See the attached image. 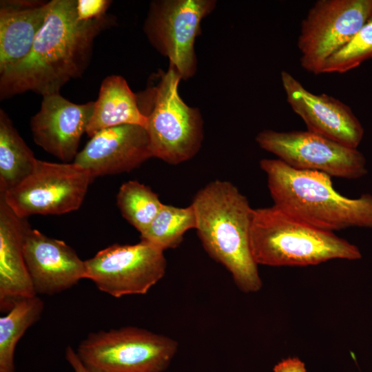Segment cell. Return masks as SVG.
<instances>
[{"mask_svg":"<svg viewBox=\"0 0 372 372\" xmlns=\"http://www.w3.org/2000/svg\"><path fill=\"white\" fill-rule=\"evenodd\" d=\"M77 0L49 1L45 23L28 55L0 73V98L28 91L42 96L59 93L69 81L80 77L92 54L95 38L114 19L107 15L81 21Z\"/></svg>","mask_w":372,"mask_h":372,"instance_id":"1","label":"cell"},{"mask_svg":"<svg viewBox=\"0 0 372 372\" xmlns=\"http://www.w3.org/2000/svg\"><path fill=\"white\" fill-rule=\"evenodd\" d=\"M191 205L207 254L230 272L242 291H258L262 282L250 247L254 209L247 197L231 182L216 180L200 189Z\"/></svg>","mask_w":372,"mask_h":372,"instance_id":"2","label":"cell"},{"mask_svg":"<svg viewBox=\"0 0 372 372\" xmlns=\"http://www.w3.org/2000/svg\"><path fill=\"white\" fill-rule=\"evenodd\" d=\"M273 205L311 226L333 232L349 227L372 228V195H341L326 174L294 169L280 160L263 158Z\"/></svg>","mask_w":372,"mask_h":372,"instance_id":"3","label":"cell"},{"mask_svg":"<svg viewBox=\"0 0 372 372\" xmlns=\"http://www.w3.org/2000/svg\"><path fill=\"white\" fill-rule=\"evenodd\" d=\"M250 247L257 265L309 266L362 258L357 246L334 232L300 221L273 205L254 209Z\"/></svg>","mask_w":372,"mask_h":372,"instance_id":"4","label":"cell"},{"mask_svg":"<svg viewBox=\"0 0 372 372\" xmlns=\"http://www.w3.org/2000/svg\"><path fill=\"white\" fill-rule=\"evenodd\" d=\"M156 84L143 92L147 107L141 110L147 117V130L152 157L177 165L192 158L201 147L203 121L199 110L181 99L178 85L182 78L169 64L159 74Z\"/></svg>","mask_w":372,"mask_h":372,"instance_id":"5","label":"cell"},{"mask_svg":"<svg viewBox=\"0 0 372 372\" xmlns=\"http://www.w3.org/2000/svg\"><path fill=\"white\" fill-rule=\"evenodd\" d=\"M177 349L170 338L125 327L90 333L76 352L90 372H163Z\"/></svg>","mask_w":372,"mask_h":372,"instance_id":"6","label":"cell"},{"mask_svg":"<svg viewBox=\"0 0 372 372\" xmlns=\"http://www.w3.org/2000/svg\"><path fill=\"white\" fill-rule=\"evenodd\" d=\"M92 180L87 170L74 163L37 160L26 178L0 196L20 218L59 215L81 207Z\"/></svg>","mask_w":372,"mask_h":372,"instance_id":"7","label":"cell"},{"mask_svg":"<svg viewBox=\"0 0 372 372\" xmlns=\"http://www.w3.org/2000/svg\"><path fill=\"white\" fill-rule=\"evenodd\" d=\"M214 0H156L149 4L143 31L151 45L169 59L182 80L197 70L194 49L202 20L216 8Z\"/></svg>","mask_w":372,"mask_h":372,"instance_id":"8","label":"cell"},{"mask_svg":"<svg viewBox=\"0 0 372 372\" xmlns=\"http://www.w3.org/2000/svg\"><path fill=\"white\" fill-rule=\"evenodd\" d=\"M372 16V0H318L302 21L301 66L320 74L325 61L346 45Z\"/></svg>","mask_w":372,"mask_h":372,"instance_id":"9","label":"cell"},{"mask_svg":"<svg viewBox=\"0 0 372 372\" xmlns=\"http://www.w3.org/2000/svg\"><path fill=\"white\" fill-rule=\"evenodd\" d=\"M256 141L262 149L296 169L350 180L360 178L367 174L365 157L358 149L309 130H264L257 134Z\"/></svg>","mask_w":372,"mask_h":372,"instance_id":"10","label":"cell"},{"mask_svg":"<svg viewBox=\"0 0 372 372\" xmlns=\"http://www.w3.org/2000/svg\"><path fill=\"white\" fill-rule=\"evenodd\" d=\"M163 252L143 240L110 245L85 261V279L114 298L145 294L165 273Z\"/></svg>","mask_w":372,"mask_h":372,"instance_id":"11","label":"cell"},{"mask_svg":"<svg viewBox=\"0 0 372 372\" xmlns=\"http://www.w3.org/2000/svg\"><path fill=\"white\" fill-rule=\"evenodd\" d=\"M280 79L287 103L307 130L358 149L364 128L347 105L328 94L311 92L285 70L281 72Z\"/></svg>","mask_w":372,"mask_h":372,"instance_id":"12","label":"cell"},{"mask_svg":"<svg viewBox=\"0 0 372 372\" xmlns=\"http://www.w3.org/2000/svg\"><path fill=\"white\" fill-rule=\"evenodd\" d=\"M94 108V101L76 104L59 92L43 96L30 123L34 143L63 163L71 161L78 154Z\"/></svg>","mask_w":372,"mask_h":372,"instance_id":"13","label":"cell"},{"mask_svg":"<svg viewBox=\"0 0 372 372\" xmlns=\"http://www.w3.org/2000/svg\"><path fill=\"white\" fill-rule=\"evenodd\" d=\"M152 157L145 127L123 125L95 134L78 152L73 163L94 178L130 172Z\"/></svg>","mask_w":372,"mask_h":372,"instance_id":"14","label":"cell"},{"mask_svg":"<svg viewBox=\"0 0 372 372\" xmlns=\"http://www.w3.org/2000/svg\"><path fill=\"white\" fill-rule=\"evenodd\" d=\"M23 254L37 295L59 293L85 279V261L71 247L31 227L25 235Z\"/></svg>","mask_w":372,"mask_h":372,"instance_id":"15","label":"cell"},{"mask_svg":"<svg viewBox=\"0 0 372 372\" xmlns=\"http://www.w3.org/2000/svg\"><path fill=\"white\" fill-rule=\"evenodd\" d=\"M30 225L0 196V311L7 313L19 300L37 296L23 254Z\"/></svg>","mask_w":372,"mask_h":372,"instance_id":"16","label":"cell"},{"mask_svg":"<svg viewBox=\"0 0 372 372\" xmlns=\"http://www.w3.org/2000/svg\"><path fill=\"white\" fill-rule=\"evenodd\" d=\"M49 1L3 0L0 3V73L25 59L43 27Z\"/></svg>","mask_w":372,"mask_h":372,"instance_id":"17","label":"cell"},{"mask_svg":"<svg viewBox=\"0 0 372 372\" xmlns=\"http://www.w3.org/2000/svg\"><path fill=\"white\" fill-rule=\"evenodd\" d=\"M147 122V117L139 107L138 96L126 80L121 76L112 74L101 83L85 133L92 137L102 130L123 125L145 127Z\"/></svg>","mask_w":372,"mask_h":372,"instance_id":"18","label":"cell"},{"mask_svg":"<svg viewBox=\"0 0 372 372\" xmlns=\"http://www.w3.org/2000/svg\"><path fill=\"white\" fill-rule=\"evenodd\" d=\"M37 160L1 109L0 194L6 193L26 178L34 170Z\"/></svg>","mask_w":372,"mask_h":372,"instance_id":"19","label":"cell"},{"mask_svg":"<svg viewBox=\"0 0 372 372\" xmlns=\"http://www.w3.org/2000/svg\"><path fill=\"white\" fill-rule=\"evenodd\" d=\"M44 309L37 296L18 301L0 318V372H15L16 346L25 331L35 324Z\"/></svg>","mask_w":372,"mask_h":372,"instance_id":"20","label":"cell"},{"mask_svg":"<svg viewBox=\"0 0 372 372\" xmlns=\"http://www.w3.org/2000/svg\"><path fill=\"white\" fill-rule=\"evenodd\" d=\"M196 227V214L192 205L178 207L163 204L150 225L141 234V240L164 251L178 246L184 234Z\"/></svg>","mask_w":372,"mask_h":372,"instance_id":"21","label":"cell"},{"mask_svg":"<svg viewBox=\"0 0 372 372\" xmlns=\"http://www.w3.org/2000/svg\"><path fill=\"white\" fill-rule=\"evenodd\" d=\"M116 198L122 216L140 234L150 225L163 205L149 187L136 180L123 183Z\"/></svg>","mask_w":372,"mask_h":372,"instance_id":"22","label":"cell"},{"mask_svg":"<svg viewBox=\"0 0 372 372\" xmlns=\"http://www.w3.org/2000/svg\"><path fill=\"white\" fill-rule=\"evenodd\" d=\"M372 58V16L353 39L324 63L321 74L344 73Z\"/></svg>","mask_w":372,"mask_h":372,"instance_id":"23","label":"cell"},{"mask_svg":"<svg viewBox=\"0 0 372 372\" xmlns=\"http://www.w3.org/2000/svg\"><path fill=\"white\" fill-rule=\"evenodd\" d=\"M107 0H77L76 12L81 21H90L102 17L111 4Z\"/></svg>","mask_w":372,"mask_h":372,"instance_id":"24","label":"cell"},{"mask_svg":"<svg viewBox=\"0 0 372 372\" xmlns=\"http://www.w3.org/2000/svg\"><path fill=\"white\" fill-rule=\"evenodd\" d=\"M273 372H307L304 364L298 358L281 360L273 368Z\"/></svg>","mask_w":372,"mask_h":372,"instance_id":"25","label":"cell"},{"mask_svg":"<svg viewBox=\"0 0 372 372\" xmlns=\"http://www.w3.org/2000/svg\"><path fill=\"white\" fill-rule=\"evenodd\" d=\"M65 359L74 372H90L82 363L76 352L70 345L65 349Z\"/></svg>","mask_w":372,"mask_h":372,"instance_id":"26","label":"cell"}]
</instances>
